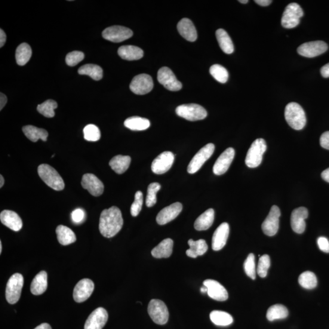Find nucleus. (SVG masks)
I'll list each match as a JSON object with an SVG mask.
<instances>
[{
    "label": "nucleus",
    "instance_id": "obj_1",
    "mask_svg": "<svg viewBox=\"0 0 329 329\" xmlns=\"http://www.w3.org/2000/svg\"><path fill=\"white\" fill-rule=\"evenodd\" d=\"M124 225L122 212L113 206L105 209L100 215L99 230L101 235L106 238H112L121 231Z\"/></svg>",
    "mask_w": 329,
    "mask_h": 329
},
{
    "label": "nucleus",
    "instance_id": "obj_2",
    "mask_svg": "<svg viewBox=\"0 0 329 329\" xmlns=\"http://www.w3.org/2000/svg\"><path fill=\"white\" fill-rule=\"evenodd\" d=\"M285 118L290 127L295 130H303L306 125V113L296 103L287 104L285 109Z\"/></svg>",
    "mask_w": 329,
    "mask_h": 329
},
{
    "label": "nucleus",
    "instance_id": "obj_3",
    "mask_svg": "<svg viewBox=\"0 0 329 329\" xmlns=\"http://www.w3.org/2000/svg\"><path fill=\"white\" fill-rule=\"evenodd\" d=\"M38 171L40 177L50 188L56 191L64 190L65 183L54 168L48 164H41L39 166Z\"/></svg>",
    "mask_w": 329,
    "mask_h": 329
},
{
    "label": "nucleus",
    "instance_id": "obj_4",
    "mask_svg": "<svg viewBox=\"0 0 329 329\" xmlns=\"http://www.w3.org/2000/svg\"><path fill=\"white\" fill-rule=\"evenodd\" d=\"M267 148L266 141L263 138H257L252 143L246 157V165L250 168L259 167L262 163L263 155Z\"/></svg>",
    "mask_w": 329,
    "mask_h": 329
},
{
    "label": "nucleus",
    "instance_id": "obj_5",
    "mask_svg": "<svg viewBox=\"0 0 329 329\" xmlns=\"http://www.w3.org/2000/svg\"><path fill=\"white\" fill-rule=\"evenodd\" d=\"M23 283V277L20 273H15L9 278L6 288V298L9 304H16L19 301Z\"/></svg>",
    "mask_w": 329,
    "mask_h": 329
},
{
    "label": "nucleus",
    "instance_id": "obj_6",
    "mask_svg": "<svg viewBox=\"0 0 329 329\" xmlns=\"http://www.w3.org/2000/svg\"><path fill=\"white\" fill-rule=\"evenodd\" d=\"M304 15L302 8L296 3H292L286 7L282 15L281 23L285 28L291 29L296 27Z\"/></svg>",
    "mask_w": 329,
    "mask_h": 329
},
{
    "label": "nucleus",
    "instance_id": "obj_7",
    "mask_svg": "<svg viewBox=\"0 0 329 329\" xmlns=\"http://www.w3.org/2000/svg\"><path fill=\"white\" fill-rule=\"evenodd\" d=\"M176 113L181 117L192 122L201 121L207 116L204 107L196 104H183L178 106Z\"/></svg>",
    "mask_w": 329,
    "mask_h": 329
},
{
    "label": "nucleus",
    "instance_id": "obj_8",
    "mask_svg": "<svg viewBox=\"0 0 329 329\" xmlns=\"http://www.w3.org/2000/svg\"><path fill=\"white\" fill-rule=\"evenodd\" d=\"M148 314L155 323L164 325L168 321L169 312L167 306L163 301L152 300L150 301L147 308Z\"/></svg>",
    "mask_w": 329,
    "mask_h": 329
},
{
    "label": "nucleus",
    "instance_id": "obj_9",
    "mask_svg": "<svg viewBox=\"0 0 329 329\" xmlns=\"http://www.w3.org/2000/svg\"><path fill=\"white\" fill-rule=\"evenodd\" d=\"M214 151L215 145L213 143L207 144L202 147L190 161L187 168L188 173L194 174L199 171L204 163L213 155Z\"/></svg>",
    "mask_w": 329,
    "mask_h": 329
},
{
    "label": "nucleus",
    "instance_id": "obj_10",
    "mask_svg": "<svg viewBox=\"0 0 329 329\" xmlns=\"http://www.w3.org/2000/svg\"><path fill=\"white\" fill-rule=\"evenodd\" d=\"M154 83L152 76L147 74H140L132 80L130 88L135 94L142 95L153 90Z\"/></svg>",
    "mask_w": 329,
    "mask_h": 329
},
{
    "label": "nucleus",
    "instance_id": "obj_11",
    "mask_svg": "<svg viewBox=\"0 0 329 329\" xmlns=\"http://www.w3.org/2000/svg\"><path fill=\"white\" fill-rule=\"evenodd\" d=\"M133 32L127 27L112 26L104 29L102 33L104 39L110 42L119 43L131 38Z\"/></svg>",
    "mask_w": 329,
    "mask_h": 329
},
{
    "label": "nucleus",
    "instance_id": "obj_12",
    "mask_svg": "<svg viewBox=\"0 0 329 329\" xmlns=\"http://www.w3.org/2000/svg\"><path fill=\"white\" fill-rule=\"evenodd\" d=\"M160 84L170 91H179L183 87L182 83L177 80L170 69L167 67L161 68L158 73Z\"/></svg>",
    "mask_w": 329,
    "mask_h": 329
},
{
    "label": "nucleus",
    "instance_id": "obj_13",
    "mask_svg": "<svg viewBox=\"0 0 329 329\" xmlns=\"http://www.w3.org/2000/svg\"><path fill=\"white\" fill-rule=\"evenodd\" d=\"M328 50L326 43L318 41L305 43L297 48V53L301 56L312 58L319 56Z\"/></svg>",
    "mask_w": 329,
    "mask_h": 329
},
{
    "label": "nucleus",
    "instance_id": "obj_14",
    "mask_svg": "<svg viewBox=\"0 0 329 329\" xmlns=\"http://www.w3.org/2000/svg\"><path fill=\"white\" fill-rule=\"evenodd\" d=\"M281 215V211L278 206L273 205L268 215L262 223V229L264 234L270 236L276 234L279 229V218Z\"/></svg>",
    "mask_w": 329,
    "mask_h": 329
},
{
    "label": "nucleus",
    "instance_id": "obj_15",
    "mask_svg": "<svg viewBox=\"0 0 329 329\" xmlns=\"http://www.w3.org/2000/svg\"><path fill=\"white\" fill-rule=\"evenodd\" d=\"M174 161L173 153L170 152H165L154 160L152 165V170L153 173L156 174H164L170 170Z\"/></svg>",
    "mask_w": 329,
    "mask_h": 329
},
{
    "label": "nucleus",
    "instance_id": "obj_16",
    "mask_svg": "<svg viewBox=\"0 0 329 329\" xmlns=\"http://www.w3.org/2000/svg\"><path fill=\"white\" fill-rule=\"evenodd\" d=\"M94 283L92 280L89 279H82L74 288V300L78 303L84 302L91 297L94 290Z\"/></svg>",
    "mask_w": 329,
    "mask_h": 329
},
{
    "label": "nucleus",
    "instance_id": "obj_17",
    "mask_svg": "<svg viewBox=\"0 0 329 329\" xmlns=\"http://www.w3.org/2000/svg\"><path fill=\"white\" fill-rule=\"evenodd\" d=\"M108 320V313L103 307L95 310L85 321L84 329H102Z\"/></svg>",
    "mask_w": 329,
    "mask_h": 329
},
{
    "label": "nucleus",
    "instance_id": "obj_18",
    "mask_svg": "<svg viewBox=\"0 0 329 329\" xmlns=\"http://www.w3.org/2000/svg\"><path fill=\"white\" fill-rule=\"evenodd\" d=\"M235 156V150L232 147H229L221 154L217 161L215 162L213 171L215 174L222 175L228 170Z\"/></svg>",
    "mask_w": 329,
    "mask_h": 329
},
{
    "label": "nucleus",
    "instance_id": "obj_19",
    "mask_svg": "<svg viewBox=\"0 0 329 329\" xmlns=\"http://www.w3.org/2000/svg\"><path fill=\"white\" fill-rule=\"evenodd\" d=\"M308 216L309 212L306 207L297 208L292 212L291 226L294 232L300 234L305 231L306 227L305 220Z\"/></svg>",
    "mask_w": 329,
    "mask_h": 329
},
{
    "label": "nucleus",
    "instance_id": "obj_20",
    "mask_svg": "<svg viewBox=\"0 0 329 329\" xmlns=\"http://www.w3.org/2000/svg\"><path fill=\"white\" fill-rule=\"evenodd\" d=\"M81 185L94 196H99L103 193L104 184L94 174H85L82 178Z\"/></svg>",
    "mask_w": 329,
    "mask_h": 329
},
{
    "label": "nucleus",
    "instance_id": "obj_21",
    "mask_svg": "<svg viewBox=\"0 0 329 329\" xmlns=\"http://www.w3.org/2000/svg\"><path fill=\"white\" fill-rule=\"evenodd\" d=\"M183 210V205L180 202H175L163 208L157 216L156 221L160 225L170 223L179 215Z\"/></svg>",
    "mask_w": 329,
    "mask_h": 329
},
{
    "label": "nucleus",
    "instance_id": "obj_22",
    "mask_svg": "<svg viewBox=\"0 0 329 329\" xmlns=\"http://www.w3.org/2000/svg\"><path fill=\"white\" fill-rule=\"evenodd\" d=\"M207 288V294L212 299L218 301H225L228 299V293L222 285L215 280L207 279L203 282Z\"/></svg>",
    "mask_w": 329,
    "mask_h": 329
},
{
    "label": "nucleus",
    "instance_id": "obj_23",
    "mask_svg": "<svg viewBox=\"0 0 329 329\" xmlns=\"http://www.w3.org/2000/svg\"><path fill=\"white\" fill-rule=\"evenodd\" d=\"M229 234V226L227 223L221 224L215 230L212 237V249L220 251L226 245Z\"/></svg>",
    "mask_w": 329,
    "mask_h": 329
},
{
    "label": "nucleus",
    "instance_id": "obj_24",
    "mask_svg": "<svg viewBox=\"0 0 329 329\" xmlns=\"http://www.w3.org/2000/svg\"><path fill=\"white\" fill-rule=\"evenodd\" d=\"M0 220L3 224L15 232L19 231L23 227L22 220L14 211L5 210L2 212Z\"/></svg>",
    "mask_w": 329,
    "mask_h": 329
},
{
    "label": "nucleus",
    "instance_id": "obj_25",
    "mask_svg": "<svg viewBox=\"0 0 329 329\" xmlns=\"http://www.w3.org/2000/svg\"><path fill=\"white\" fill-rule=\"evenodd\" d=\"M177 27L180 35L187 41L195 42L197 39V32H196L194 24L189 18H183L178 23Z\"/></svg>",
    "mask_w": 329,
    "mask_h": 329
},
{
    "label": "nucleus",
    "instance_id": "obj_26",
    "mask_svg": "<svg viewBox=\"0 0 329 329\" xmlns=\"http://www.w3.org/2000/svg\"><path fill=\"white\" fill-rule=\"evenodd\" d=\"M47 287V273L45 271H42L33 280L31 284V291L34 295L39 296L44 293Z\"/></svg>",
    "mask_w": 329,
    "mask_h": 329
},
{
    "label": "nucleus",
    "instance_id": "obj_27",
    "mask_svg": "<svg viewBox=\"0 0 329 329\" xmlns=\"http://www.w3.org/2000/svg\"><path fill=\"white\" fill-rule=\"evenodd\" d=\"M173 241L171 238H166L153 249L152 256L156 259L168 258L173 253Z\"/></svg>",
    "mask_w": 329,
    "mask_h": 329
},
{
    "label": "nucleus",
    "instance_id": "obj_28",
    "mask_svg": "<svg viewBox=\"0 0 329 329\" xmlns=\"http://www.w3.org/2000/svg\"><path fill=\"white\" fill-rule=\"evenodd\" d=\"M118 53L123 59L130 61L140 59L144 54L141 48L133 45L122 46L119 48Z\"/></svg>",
    "mask_w": 329,
    "mask_h": 329
},
{
    "label": "nucleus",
    "instance_id": "obj_29",
    "mask_svg": "<svg viewBox=\"0 0 329 329\" xmlns=\"http://www.w3.org/2000/svg\"><path fill=\"white\" fill-rule=\"evenodd\" d=\"M131 162V157L128 156L118 155L110 160V167L115 173L118 174L124 173L130 167Z\"/></svg>",
    "mask_w": 329,
    "mask_h": 329
},
{
    "label": "nucleus",
    "instance_id": "obj_30",
    "mask_svg": "<svg viewBox=\"0 0 329 329\" xmlns=\"http://www.w3.org/2000/svg\"><path fill=\"white\" fill-rule=\"evenodd\" d=\"M215 217V212L213 208H209L200 215L195 222L196 230L201 231L210 228L213 224Z\"/></svg>",
    "mask_w": 329,
    "mask_h": 329
},
{
    "label": "nucleus",
    "instance_id": "obj_31",
    "mask_svg": "<svg viewBox=\"0 0 329 329\" xmlns=\"http://www.w3.org/2000/svg\"><path fill=\"white\" fill-rule=\"evenodd\" d=\"M25 136L33 142H36L39 139L44 141L47 140L48 132L44 129L39 128L32 125H27L22 128Z\"/></svg>",
    "mask_w": 329,
    "mask_h": 329
},
{
    "label": "nucleus",
    "instance_id": "obj_32",
    "mask_svg": "<svg viewBox=\"0 0 329 329\" xmlns=\"http://www.w3.org/2000/svg\"><path fill=\"white\" fill-rule=\"evenodd\" d=\"M188 244L190 246V249L186 251V254L187 256L191 258L202 256L208 250V246L204 240L200 239L198 241H194L192 239H190Z\"/></svg>",
    "mask_w": 329,
    "mask_h": 329
},
{
    "label": "nucleus",
    "instance_id": "obj_33",
    "mask_svg": "<svg viewBox=\"0 0 329 329\" xmlns=\"http://www.w3.org/2000/svg\"><path fill=\"white\" fill-rule=\"evenodd\" d=\"M56 232L58 242L61 245H69L76 241L75 233L69 227L63 225L58 226Z\"/></svg>",
    "mask_w": 329,
    "mask_h": 329
},
{
    "label": "nucleus",
    "instance_id": "obj_34",
    "mask_svg": "<svg viewBox=\"0 0 329 329\" xmlns=\"http://www.w3.org/2000/svg\"><path fill=\"white\" fill-rule=\"evenodd\" d=\"M216 37L218 44L224 53L232 54L234 51V47L232 39L226 31L223 29H218L216 32Z\"/></svg>",
    "mask_w": 329,
    "mask_h": 329
},
{
    "label": "nucleus",
    "instance_id": "obj_35",
    "mask_svg": "<svg viewBox=\"0 0 329 329\" xmlns=\"http://www.w3.org/2000/svg\"><path fill=\"white\" fill-rule=\"evenodd\" d=\"M124 125L132 131H144L150 127V122L140 116H132L126 119Z\"/></svg>",
    "mask_w": 329,
    "mask_h": 329
},
{
    "label": "nucleus",
    "instance_id": "obj_36",
    "mask_svg": "<svg viewBox=\"0 0 329 329\" xmlns=\"http://www.w3.org/2000/svg\"><path fill=\"white\" fill-rule=\"evenodd\" d=\"M32 56V50L26 43H23L17 48L15 58L18 65L23 66L28 63Z\"/></svg>",
    "mask_w": 329,
    "mask_h": 329
},
{
    "label": "nucleus",
    "instance_id": "obj_37",
    "mask_svg": "<svg viewBox=\"0 0 329 329\" xmlns=\"http://www.w3.org/2000/svg\"><path fill=\"white\" fill-rule=\"evenodd\" d=\"M211 320L215 325L219 326H227L232 324L233 318L228 313L214 310L210 314Z\"/></svg>",
    "mask_w": 329,
    "mask_h": 329
},
{
    "label": "nucleus",
    "instance_id": "obj_38",
    "mask_svg": "<svg viewBox=\"0 0 329 329\" xmlns=\"http://www.w3.org/2000/svg\"><path fill=\"white\" fill-rule=\"evenodd\" d=\"M78 73L81 75H87L95 81H99L102 79L103 75V69L101 67L95 64H86L79 68Z\"/></svg>",
    "mask_w": 329,
    "mask_h": 329
},
{
    "label": "nucleus",
    "instance_id": "obj_39",
    "mask_svg": "<svg viewBox=\"0 0 329 329\" xmlns=\"http://www.w3.org/2000/svg\"><path fill=\"white\" fill-rule=\"evenodd\" d=\"M288 316L287 309L281 304H276L270 307L266 313V318L270 321H273L276 319H285L287 318Z\"/></svg>",
    "mask_w": 329,
    "mask_h": 329
},
{
    "label": "nucleus",
    "instance_id": "obj_40",
    "mask_svg": "<svg viewBox=\"0 0 329 329\" xmlns=\"http://www.w3.org/2000/svg\"><path fill=\"white\" fill-rule=\"evenodd\" d=\"M298 281L301 287L308 290L315 288L318 284L316 275L311 272H306L301 274Z\"/></svg>",
    "mask_w": 329,
    "mask_h": 329
},
{
    "label": "nucleus",
    "instance_id": "obj_41",
    "mask_svg": "<svg viewBox=\"0 0 329 329\" xmlns=\"http://www.w3.org/2000/svg\"><path fill=\"white\" fill-rule=\"evenodd\" d=\"M57 107V103L53 100L45 101L38 106V111L47 118H53L55 115L54 109Z\"/></svg>",
    "mask_w": 329,
    "mask_h": 329
},
{
    "label": "nucleus",
    "instance_id": "obj_42",
    "mask_svg": "<svg viewBox=\"0 0 329 329\" xmlns=\"http://www.w3.org/2000/svg\"><path fill=\"white\" fill-rule=\"evenodd\" d=\"M211 75L217 80V81L226 83L229 78V73L227 70L223 66L215 64L210 68Z\"/></svg>",
    "mask_w": 329,
    "mask_h": 329
},
{
    "label": "nucleus",
    "instance_id": "obj_43",
    "mask_svg": "<svg viewBox=\"0 0 329 329\" xmlns=\"http://www.w3.org/2000/svg\"><path fill=\"white\" fill-rule=\"evenodd\" d=\"M161 188V185L158 183H153L149 184L148 188H147L146 199V205L147 207H152L156 204L157 193Z\"/></svg>",
    "mask_w": 329,
    "mask_h": 329
},
{
    "label": "nucleus",
    "instance_id": "obj_44",
    "mask_svg": "<svg viewBox=\"0 0 329 329\" xmlns=\"http://www.w3.org/2000/svg\"><path fill=\"white\" fill-rule=\"evenodd\" d=\"M85 140L89 141H97L101 138L100 129L95 125H88L84 129Z\"/></svg>",
    "mask_w": 329,
    "mask_h": 329
},
{
    "label": "nucleus",
    "instance_id": "obj_45",
    "mask_svg": "<svg viewBox=\"0 0 329 329\" xmlns=\"http://www.w3.org/2000/svg\"><path fill=\"white\" fill-rule=\"evenodd\" d=\"M244 270L246 274L250 278L254 280L256 277V263L253 254H249L244 263Z\"/></svg>",
    "mask_w": 329,
    "mask_h": 329
},
{
    "label": "nucleus",
    "instance_id": "obj_46",
    "mask_svg": "<svg viewBox=\"0 0 329 329\" xmlns=\"http://www.w3.org/2000/svg\"><path fill=\"white\" fill-rule=\"evenodd\" d=\"M271 260L268 255H263L260 257L258 263L257 272L260 278H265L270 267Z\"/></svg>",
    "mask_w": 329,
    "mask_h": 329
},
{
    "label": "nucleus",
    "instance_id": "obj_47",
    "mask_svg": "<svg viewBox=\"0 0 329 329\" xmlns=\"http://www.w3.org/2000/svg\"><path fill=\"white\" fill-rule=\"evenodd\" d=\"M143 196L142 192L138 191L135 193V200L131 207V214L132 217H137L142 208Z\"/></svg>",
    "mask_w": 329,
    "mask_h": 329
},
{
    "label": "nucleus",
    "instance_id": "obj_48",
    "mask_svg": "<svg viewBox=\"0 0 329 329\" xmlns=\"http://www.w3.org/2000/svg\"><path fill=\"white\" fill-rule=\"evenodd\" d=\"M84 54L81 51H74L67 55L66 58V63L68 66L74 67L81 63L84 59Z\"/></svg>",
    "mask_w": 329,
    "mask_h": 329
},
{
    "label": "nucleus",
    "instance_id": "obj_49",
    "mask_svg": "<svg viewBox=\"0 0 329 329\" xmlns=\"http://www.w3.org/2000/svg\"><path fill=\"white\" fill-rule=\"evenodd\" d=\"M85 212L81 208H77L72 213V219L74 223H81L85 219Z\"/></svg>",
    "mask_w": 329,
    "mask_h": 329
},
{
    "label": "nucleus",
    "instance_id": "obj_50",
    "mask_svg": "<svg viewBox=\"0 0 329 329\" xmlns=\"http://www.w3.org/2000/svg\"><path fill=\"white\" fill-rule=\"evenodd\" d=\"M317 244L319 250L325 253H329V242L327 238L324 236L319 237L317 241Z\"/></svg>",
    "mask_w": 329,
    "mask_h": 329
},
{
    "label": "nucleus",
    "instance_id": "obj_51",
    "mask_svg": "<svg viewBox=\"0 0 329 329\" xmlns=\"http://www.w3.org/2000/svg\"><path fill=\"white\" fill-rule=\"evenodd\" d=\"M320 144L323 148L329 150V131L325 132L321 135Z\"/></svg>",
    "mask_w": 329,
    "mask_h": 329
},
{
    "label": "nucleus",
    "instance_id": "obj_52",
    "mask_svg": "<svg viewBox=\"0 0 329 329\" xmlns=\"http://www.w3.org/2000/svg\"><path fill=\"white\" fill-rule=\"evenodd\" d=\"M321 74L324 78H329V63L321 68Z\"/></svg>",
    "mask_w": 329,
    "mask_h": 329
},
{
    "label": "nucleus",
    "instance_id": "obj_53",
    "mask_svg": "<svg viewBox=\"0 0 329 329\" xmlns=\"http://www.w3.org/2000/svg\"><path fill=\"white\" fill-rule=\"evenodd\" d=\"M0 95V110H2L8 102V98L5 94L1 93Z\"/></svg>",
    "mask_w": 329,
    "mask_h": 329
},
{
    "label": "nucleus",
    "instance_id": "obj_54",
    "mask_svg": "<svg viewBox=\"0 0 329 329\" xmlns=\"http://www.w3.org/2000/svg\"><path fill=\"white\" fill-rule=\"evenodd\" d=\"M6 41V35L4 31L2 29H0V48H2L4 46Z\"/></svg>",
    "mask_w": 329,
    "mask_h": 329
},
{
    "label": "nucleus",
    "instance_id": "obj_55",
    "mask_svg": "<svg viewBox=\"0 0 329 329\" xmlns=\"http://www.w3.org/2000/svg\"><path fill=\"white\" fill-rule=\"evenodd\" d=\"M254 2L255 3H256L257 5L261 6H269L271 3H272V1H271V0H256V1Z\"/></svg>",
    "mask_w": 329,
    "mask_h": 329
},
{
    "label": "nucleus",
    "instance_id": "obj_56",
    "mask_svg": "<svg viewBox=\"0 0 329 329\" xmlns=\"http://www.w3.org/2000/svg\"><path fill=\"white\" fill-rule=\"evenodd\" d=\"M321 177L325 181L329 183V168L322 172Z\"/></svg>",
    "mask_w": 329,
    "mask_h": 329
},
{
    "label": "nucleus",
    "instance_id": "obj_57",
    "mask_svg": "<svg viewBox=\"0 0 329 329\" xmlns=\"http://www.w3.org/2000/svg\"><path fill=\"white\" fill-rule=\"evenodd\" d=\"M35 329H52L50 324L48 323H43L41 325H38V327H36Z\"/></svg>",
    "mask_w": 329,
    "mask_h": 329
},
{
    "label": "nucleus",
    "instance_id": "obj_58",
    "mask_svg": "<svg viewBox=\"0 0 329 329\" xmlns=\"http://www.w3.org/2000/svg\"><path fill=\"white\" fill-rule=\"evenodd\" d=\"M0 181H1V182H0V187H1L2 188V187L3 186H4V184H5V179H4V177H3V176H2V175L0 176Z\"/></svg>",
    "mask_w": 329,
    "mask_h": 329
},
{
    "label": "nucleus",
    "instance_id": "obj_59",
    "mask_svg": "<svg viewBox=\"0 0 329 329\" xmlns=\"http://www.w3.org/2000/svg\"><path fill=\"white\" fill-rule=\"evenodd\" d=\"M201 291L202 293H207V288L205 287V286L204 287L201 288Z\"/></svg>",
    "mask_w": 329,
    "mask_h": 329
},
{
    "label": "nucleus",
    "instance_id": "obj_60",
    "mask_svg": "<svg viewBox=\"0 0 329 329\" xmlns=\"http://www.w3.org/2000/svg\"><path fill=\"white\" fill-rule=\"evenodd\" d=\"M239 2L243 3V4H247L249 1H248V0H240Z\"/></svg>",
    "mask_w": 329,
    "mask_h": 329
},
{
    "label": "nucleus",
    "instance_id": "obj_61",
    "mask_svg": "<svg viewBox=\"0 0 329 329\" xmlns=\"http://www.w3.org/2000/svg\"><path fill=\"white\" fill-rule=\"evenodd\" d=\"M2 253V242H0V254Z\"/></svg>",
    "mask_w": 329,
    "mask_h": 329
}]
</instances>
